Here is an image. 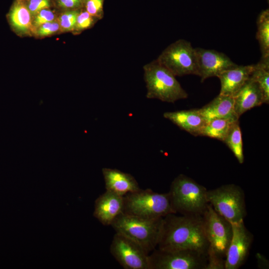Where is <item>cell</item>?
I'll return each instance as SVG.
<instances>
[{
  "label": "cell",
  "mask_w": 269,
  "mask_h": 269,
  "mask_svg": "<svg viewBox=\"0 0 269 269\" xmlns=\"http://www.w3.org/2000/svg\"><path fill=\"white\" fill-rule=\"evenodd\" d=\"M209 246L202 216L171 213L163 217L158 249L193 250L207 255Z\"/></svg>",
  "instance_id": "cell-1"
},
{
  "label": "cell",
  "mask_w": 269,
  "mask_h": 269,
  "mask_svg": "<svg viewBox=\"0 0 269 269\" xmlns=\"http://www.w3.org/2000/svg\"><path fill=\"white\" fill-rule=\"evenodd\" d=\"M207 189L191 178L179 174L172 181L168 192L175 213L202 216L208 204Z\"/></svg>",
  "instance_id": "cell-2"
},
{
  "label": "cell",
  "mask_w": 269,
  "mask_h": 269,
  "mask_svg": "<svg viewBox=\"0 0 269 269\" xmlns=\"http://www.w3.org/2000/svg\"><path fill=\"white\" fill-rule=\"evenodd\" d=\"M163 218H142L122 212L111 226L116 233L135 242L149 254L158 246Z\"/></svg>",
  "instance_id": "cell-3"
},
{
  "label": "cell",
  "mask_w": 269,
  "mask_h": 269,
  "mask_svg": "<svg viewBox=\"0 0 269 269\" xmlns=\"http://www.w3.org/2000/svg\"><path fill=\"white\" fill-rule=\"evenodd\" d=\"M143 69L147 99L174 103L188 97L176 76L156 59L144 65Z\"/></svg>",
  "instance_id": "cell-4"
},
{
  "label": "cell",
  "mask_w": 269,
  "mask_h": 269,
  "mask_svg": "<svg viewBox=\"0 0 269 269\" xmlns=\"http://www.w3.org/2000/svg\"><path fill=\"white\" fill-rule=\"evenodd\" d=\"M123 213L146 218H163L175 213L167 193L141 189L124 196ZM176 214V213H175Z\"/></svg>",
  "instance_id": "cell-5"
},
{
  "label": "cell",
  "mask_w": 269,
  "mask_h": 269,
  "mask_svg": "<svg viewBox=\"0 0 269 269\" xmlns=\"http://www.w3.org/2000/svg\"><path fill=\"white\" fill-rule=\"evenodd\" d=\"M207 198L213 209L231 223L244 221L247 214L245 192L235 184L207 190Z\"/></svg>",
  "instance_id": "cell-6"
},
{
  "label": "cell",
  "mask_w": 269,
  "mask_h": 269,
  "mask_svg": "<svg viewBox=\"0 0 269 269\" xmlns=\"http://www.w3.org/2000/svg\"><path fill=\"white\" fill-rule=\"evenodd\" d=\"M156 60L175 76L198 74L195 49L186 40L180 39L168 45Z\"/></svg>",
  "instance_id": "cell-7"
},
{
  "label": "cell",
  "mask_w": 269,
  "mask_h": 269,
  "mask_svg": "<svg viewBox=\"0 0 269 269\" xmlns=\"http://www.w3.org/2000/svg\"><path fill=\"white\" fill-rule=\"evenodd\" d=\"M150 269H206L207 255L193 250L155 249L148 255Z\"/></svg>",
  "instance_id": "cell-8"
},
{
  "label": "cell",
  "mask_w": 269,
  "mask_h": 269,
  "mask_svg": "<svg viewBox=\"0 0 269 269\" xmlns=\"http://www.w3.org/2000/svg\"><path fill=\"white\" fill-rule=\"evenodd\" d=\"M202 217L209 245L208 249L225 259L233 235L232 224L219 214L209 203Z\"/></svg>",
  "instance_id": "cell-9"
},
{
  "label": "cell",
  "mask_w": 269,
  "mask_h": 269,
  "mask_svg": "<svg viewBox=\"0 0 269 269\" xmlns=\"http://www.w3.org/2000/svg\"><path fill=\"white\" fill-rule=\"evenodd\" d=\"M110 253L125 269H150L148 254L139 245L116 233Z\"/></svg>",
  "instance_id": "cell-10"
},
{
  "label": "cell",
  "mask_w": 269,
  "mask_h": 269,
  "mask_svg": "<svg viewBox=\"0 0 269 269\" xmlns=\"http://www.w3.org/2000/svg\"><path fill=\"white\" fill-rule=\"evenodd\" d=\"M232 224L233 235L225 258V269H238L245 263L254 240L244 221Z\"/></svg>",
  "instance_id": "cell-11"
},
{
  "label": "cell",
  "mask_w": 269,
  "mask_h": 269,
  "mask_svg": "<svg viewBox=\"0 0 269 269\" xmlns=\"http://www.w3.org/2000/svg\"><path fill=\"white\" fill-rule=\"evenodd\" d=\"M195 49L198 76L201 77V82L210 77H217L222 72L238 65L224 53L200 47Z\"/></svg>",
  "instance_id": "cell-12"
},
{
  "label": "cell",
  "mask_w": 269,
  "mask_h": 269,
  "mask_svg": "<svg viewBox=\"0 0 269 269\" xmlns=\"http://www.w3.org/2000/svg\"><path fill=\"white\" fill-rule=\"evenodd\" d=\"M124 196L106 190L95 201L94 216L103 225H111L123 212Z\"/></svg>",
  "instance_id": "cell-13"
},
{
  "label": "cell",
  "mask_w": 269,
  "mask_h": 269,
  "mask_svg": "<svg viewBox=\"0 0 269 269\" xmlns=\"http://www.w3.org/2000/svg\"><path fill=\"white\" fill-rule=\"evenodd\" d=\"M233 97L235 111L239 118L246 112L264 104L259 85L250 77Z\"/></svg>",
  "instance_id": "cell-14"
},
{
  "label": "cell",
  "mask_w": 269,
  "mask_h": 269,
  "mask_svg": "<svg viewBox=\"0 0 269 269\" xmlns=\"http://www.w3.org/2000/svg\"><path fill=\"white\" fill-rule=\"evenodd\" d=\"M102 173L107 191L124 196L140 189L138 182L131 174L107 167L102 169Z\"/></svg>",
  "instance_id": "cell-15"
},
{
  "label": "cell",
  "mask_w": 269,
  "mask_h": 269,
  "mask_svg": "<svg viewBox=\"0 0 269 269\" xmlns=\"http://www.w3.org/2000/svg\"><path fill=\"white\" fill-rule=\"evenodd\" d=\"M254 68V64L237 65L225 70L217 77L221 82L219 94L233 96L250 77Z\"/></svg>",
  "instance_id": "cell-16"
},
{
  "label": "cell",
  "mask_w": 269,
  "mask_h": 269,
  "mask_svg": "<svg viewBox=\"0 0 269 269\" xmlns=\"http://www.w3.org/2000/svg\"><path fill=\"white\" fill-rule=\"evenodd\" d=\"M163 117L180 129L195 136L199 135L207 123L199 109L166 112Z\"/></svg>",
  "instance_id": "cell-17"
},
{
  "label": "cell",
  "mask_w": 269,
  "mask_h": 269,
  "mask_svg": "<svg viewBox=\"0 0 269 269\" xmlns=\"http://www.w3.org/2000/svg\"><path fill=\"white\" fill-rule=\"evenodd\" d=\"M198 109L207 122L216 119L235 121L239 119L235 111L232 96L219 94L208 104Z\"/></svg>",
  "instance_id": "cell-18"
},
{
  "label": "cell",
  "mask_w": 269,
  "mask_h": 269,
  "mask_svg": "<svg viewBox=\"0 0 269 269\" xmlns=\"http://www.w3.org/2000/svg\"><path fill=\"white\" fill-rule=\"evenodd\" d=\"M7 18L12 29L18 33L36 32L31 13L21 0H16L13 3L7 14Z\"/></svg>",
  "instance_id": "cell-19"
},
{
  "label": "cell",
  "mask_w": 269,
  "mask_h": 269,
  "mask_svg": "<svg viewBox=\"0 0 269 269\" xmlns=\"http://www.w3.org/2000/svg\"><path fill=\"white\" fill-rule=\"evenodd\" d=\"M250 78L259 85L262 91L264 103H269V57L261 58L254 64Z\"/></svg>",
  "instance_id": "cell-20"
},
{
  "label": "cell",
  "mask_w": 269,
  "mask_h": 269,
  "mask_svg": "<svg viewBox=\"0 0 269 269\" xmlns=\"http://www.w3.org/2000/svg\"><path fill=\"white\" fill-rule=\"evenodd\" d=\"M237 121L227 119L212 120L206 123L199 135L208 136L223 141L231 126Z\"/></svg>",
  "instance_id": "cell-21"
},
{
  "label": "cell",
  "mask_w": 269,
  "mask_h": 269,
  "mask_svg": "<svg viewBox=\"0 0 269 269\" xmlns=\"http://www.w3.org/2000/svg\"><path fill=\"white\" fill-rule=\"evenodd\" d=\"M256 38L258 40L262 54L261 58L269 57V10H262L257 21Z\"/></svg>",
  "instance_id": "cell-22"
},
{
  "label": "cell",
  "mask_w": 269,
  "mask_h": 269,
  "mask_svg": "<svg viewBox=\"0 0 269 269\" xmlns=\"http://www.w3.org/2000/svg\"><path fill=\"white\" fill-rule=\"evenodd\" d=\"M223 142L232 151L238 162L241 164L243 163L244 162L243 145L239 121L232 124Z\"/></svg>",
  "instance_id": "cell-23"
},
{
  "label": "cell",
  "mask_w": 269,
  "mask_h": 269,
  "mask_svg": "<svg viewBox=\"0 0 269 269\" xmlns=\"http://www.w3.org/2000/svg\"><path fill=\"white\" fill-rule=\"evenodd\" d=\"M79 12L77 9H72L62 14L58 21L60 29L64 31H74Z\"/></svg>",
  "instance_id": "cell-24"
},
{
  "label": "cell",
  "mask_w": 269,
  "mask_h": 269,
  "mask_svg": "<svg viewBox=\"0 0 269 269\" xmlns=\"http://www.w3.org/2000/svg\"><path fill=\"white\" fill-rule=\"evenodd\" d=\"M99 19L90 14L86 10L79 11L74 31L77 32L91 27Z\"/></svg>",
  "instance_id": "cell-25"
},
{
  "label": "cell",
  "mask_w": 269,
  "mask_h": 269,
  "mask_svg": "<svg viewBox=\"0 0 269 269\" xmlns=\"http://www.w3.org/2000/svg\"><path fill=\"white\" fill-rule=\"evenodd\" d=\"M104 0H87L86 10L91 15L99 19L103 17V4Z\"/></svg>",
  "instance_id": "cell-26"
},
{
  "label": "cell",
  "mask_w": 269,
  "mask_h": 269,
  "mask_svg": "<svg viewBox=\"0 0 269 269\" xmlns=\"http://www.w3.org/2000/svg\"><path fill=\"white\" fill-rule=\"evenodd\" d=\"M207 264L206 269H225V259L208 249L207 253Z\"/></svg>",
  "instance_id": "cell-27"
},
{
  "label": "cell",
  "mask_w": 269,
  "mask_h": 269,
  "mask_svg": "<svg viewBox=\"0 0 269 269\" xmlns=\"http://www.w3.org/2000/svg\"><path fill=\"white\" fill-rule=\"evenodd\" d=\"M54 19V13L51 10L46 8L41 10L35 15L34 18L32 20V24L36 30L41 25L48 22L53 21Z\"/></svg>",
  "instance_id": "cell-28"
},
{
  "label": "cell",
  "mask_w": 269,
  "mask_h": 269,
  "mask_svg": "<svg viewBox=\"0 0 269 269\" xmlns=\"http://www.w3.org/2000/svg\"><path fill=\"white\" fill-rule=\"evenodd\" d=\"M60 29L58 21H53L43 24L36 30V33L40 36H46L57 32Z\"/></svg>",
  "instance_id": "cell-29"
},
{
  "label": "cell",
  "mask_w": 269,
  "mask_h": 269,
  "mask_svg": "<svg viewBox=\"0 0 269 269\" xmlns=\"http://www.w3.org/2000/svg\"><path fill=\"white\" fill-rule=\"evenodd\" d=\"M50 6L49 0H30L28 9L32 16H35L41 10Z\"/></svg>",
  "instance_id": "cell-30"
},
{
  "label": "cell",
  "mask_w": 269,
  "mask_h": 269,
  "mask_svg": "<svg viewBox=\"0 0 269 269\" xmlns=\"http://www.w3.org/2000/svg\"><path fill=\"white\" fill-rule=\"evenodd\" d=\"M60 6L68 9H77L82 5L81 0H58Z\"/></svg>",
  "instance_id": "cell-31"
},
{
  "label": "cell",
  "mask_w": 269,
  "mask_h": 269,
  "mask_svg": "<svg viewBox=\"0 0 269 269\" xmlns=\"http://www.w3.org/2000/svg\"><path fill=\"white\" fill-rule=\"evenodd\" d=\"M83 0L86 1L87 0H81V1H83Z\"/></svg>",
  "instance_id": "cell-32"
},
{
  "label": "cell",
  "mask_w": 269,
  "mask_h": 269,
  "mask_svg": "<svg viewBox=\"0 0 269 269\" xmlns=\"http://www.w3.org/2000/svg\"><path fill=\"white\" fill-rule=\"evenodd\" d=\"M268 1L269 2V0H268Z\"/></svg>",
  "instance_id": "cell-33"
}]
</instances>
